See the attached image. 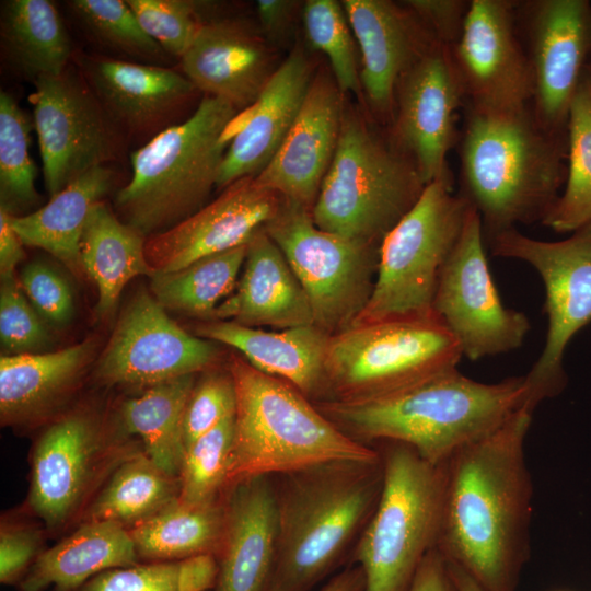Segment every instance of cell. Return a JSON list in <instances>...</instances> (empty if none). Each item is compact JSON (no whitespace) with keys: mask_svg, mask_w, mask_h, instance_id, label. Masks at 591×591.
<instances>
[{"mask_svg":"<svg viewBox=\"0 0 591 591\" xmlns=\"http://www.w3.org/2000/svg\"><path fill=\"white\" fill-rule=\"evenodd\" d=\"M281 201L255 176L240 178L190 217L147 237V260L155 274L172 273L244 245L274 218Z\"/></svg>","mask_w":591,"mask_h":591,"instance_id":"20","label":"cell"},{"mask_svg":"<svg viewBox=\"0 0 591 591\" xmlns=\"http://www.w3.org/2000/svg\"><path fill=\"white\" fill-rule=\"evenodd\" d=\"M23 243L13 230L10 213L0 209V276L14 275L16 266L24 259Z\"/></svg>","mask_w":591,"mask_h":591,"instance_id":"52","label":"cell"},{"mask_svg":"<svg viewBox=\"0 0 591 591\" xmlns=\"http://www.w3.org/2000/svg\"><path fill=\"white\" fill-rule=\"evenodd\" d=\"M247 243L202 257L176 271L154 274L151 294L165 310L210 321L236 287Z\"/></svg>","mask_w":591,"mask_h":591,"instance_id":"37","label":"cell"},{"mask_svg":"<svg viewBox=\"0 0 591 591\" xmlns=\"http://www.w3.org/2000/svg\"><path fill=\"white\" fill-rule=\"evenodd\" d=\"M219 344L176 324L146 289L124 308L95 375L106 385L151 386L217 367Z\"/></svg>","mask_w":591,"mask_h":591,"instance_id":"16","label":"cell"},{"mask_svg":"<svg viewBox=\"0 0 591 591\" xmlns=\"http://www.w3.org/2000/svg\"><path fill=\"white\" fill-rule=\"evenodd\" d=\"M264 229L301 282L314 324L329 335L350 327L371 297L379 246L324 231L310 210L285 199Z\"/></svg>","mask_w":591,"mask_h":591,"instance_id":"12","label":"cell"},{"mask_svg":"<svg viewBox=\"0 0 591 591\" xmlns=\"http://www.w3.org/2000/svg\"><path fill=\"white\" fill-rule=\"evenodd\" d=\"M528 401L524 375L484 383L454 367L381 397L313 403L359 442L401 443L422 460L441 465L520 408L532 409Z\"/></svg>","mask_w":591,"mask_h":591,"instance_id":"2","label":"cell"},{"mask_svg":"<svg viewBox=\"0 0 591 591\" xmlns=\"http://www.w3.org/2000/svg\"><path fill=\"white\" fill-rule=\"evenodd\" d=\"M277 547L268 591H310L355 546L383 485L376 462H331L273 476Z\"/></svg>","mask_w":591,"mask_h":591,"instance_id":"4","label":"cell"},{"mask_svg":"<svg viewBox=\"0 0 591 591\" xmlns=\"http://www.w3.org/2000/svg\"><path fill=\"white\" fill-rule=\"evenodd\" d=\"M211 320L273 329L314 324L301 282L264 227L248 241L236 287Z\"/></svg>","mask_w":591,"mask_h":591,"instance_id":"27","label":"cell"},{"mask_svg":"<svg viewBox=\"0 0 591 591\" xmlns=\"http://www.w3.org/2000/svg\"><path fill=\"white\" fill-rule=\"evenodd\" d=\"M40 533L26 524H1L0 581L5 586L20 584L40 551Z\"/></svg>","mask_w":591,"mask_h":591,"instance_id":"48","label":"cell"},{"mask_svg":"<svg viewBox=\"0 0 591 591\" xmlns=\"http://www.w3.org/2000/svg\"><path fill=\"white\" fill-rule=\"evenodd\" d=\"M313 66L297 45L279 65L257 101L230 123L217 188L257 176L271 161L291 129L312 81Z\"/></svg>","mask_w":591,"mask_h":591,"instance_id":"25","label":"cell"},{"mask_svg":"<svg viewBox=\"0 0 591 591\" xmlns=\"http://www.w3.org/2000/svg\"><path fill=\"white\" fill-rule=\"evenodd\" d=\"M344 106L345 94L331 69H318L291 129L268 165L255 176L257 182L312 211L337 148Z\"/></svg>","mask_w":591,"mask_h":591,"instance_id":"22","label":"cell"},{"mask_svg":"<svg viewBox=\"0 0 591 591\" xmlns=\"http://www.w3.org/2000/svg\"><path fill=\"white\" fill-rule=\"evenodd\" d=\"M227 367L235 384L236 410L224 490L257 476L381 460L380 450L346 434L288 382L256 370L239 354L230 355Z\"/></svg>","mask_w":591,"mask_h":591,"instance_id":"5","label":"cell"},{"mask_svg":"<svg viewBox=\"0 0 591 591\" xmlns=\"http://www.w3.org/2000/svg\"><path fill=\"white\" fill-rule=\"evenodd\" d=\"M403 3L421 20L438 43L451 48L463 32L471 0H406Z\"/></svg>","mask_w":591,"mask_h":591,"instance_id":"49","label":"cell"},{"mask_svg":"<svg viewBox=\"0 0 591 591\" xmlns=\"http://www.w3.org/2000/svg\"><path fill=\"white\" fill-rule=\"evenodd\" d=\"M236 390L231 372L213 367L196 380L183 418L185 450L223 419L235 415Z\"/></svg>","mask_w":591,"mask_h":591,"instance_id":"45","label":"cell"},{"mask_svg":"<svg viewBox=\"0 0 591 591\" xmlns=\"http://www.w3.org/2000/svg\"><path fill=\"white\" fill-rule=\"evenodd\" d=\"M144 32L167 54L177 58L190 47L200 27L204 8L192 0H126Z\"/></svg>","mask_w":591,"mask_h":591,"instance_id":"43","label":"cell"},{"mask_svg":"<svg viewBox=\"0 0 591 591\" xmlns=\"http://www.w3.org/2000/svg\"><path fill=\"white\" fill-rule=\"evenodd\" d=\"M255 8L258 28L273 46L288 40L303 3L293 0H258Z\"/></svg>","mask_w":591,"mask_h":591,"instance_id":"50","label":"cell"},{"mask_svg":"<svg viewBox=\"0 0 591 591\" xmlns=\"http://www.w3.org/2000/svg\"><path fill=\"white\" fill-rule=\"evenodd\" d=\"M195 382L190 374L148 386L118 410L123 432L138 436L147 456L176 479L185 454L183 418Z\"/></svg>","mask_w":591,"mask_h":591,"instance_id":"33","label":"cell"},{"mask_svg":"<svg viewBox=\"0 0 591 591\" xmlns=\"http://www.w3.org/2000/svg\"><path fill=\"white\" fill-rule=\"evenodd\" d=\"M70 13L96 44L147 61H162L167 55L141 26L127 1L71 0Z\"/></svg>","mask_w":591,"mask_h":591,"instance_id":"41","label":"cell"},{"mask_svg":"<svg viewBox=\"0 0 591 591\" xmlns=\"http://www.w3.org/2000/svg\"><path fill=\"white\" fill-rule=\"evenodd\" d=\"M74 591H184L178 561L138 563L103 571Z\"/></svg>","mask_w":591,"mask_h":591,"instance_id":"47","label":"cell"},{"mask_svg":"<svg viewBox=\"0 0 591 591\" xmlns=\"http://www.w3.org/2000/svg\"><path fill=\"white\" fill-rule=\"evenodd\" d=\"M471 207L465 197L453 193V181L428 183L382 240L371 297L352 325L434 316L438 278Z\"/></svg>","mask_w":591,"mask_h":591,"instance_id":"9","label":"cell"},{"mask_svg":"<svg viewBox=\"0 0 591 591\" xmlns=\"http://www.w3.org/2000/svg\"><path fill=\"white\" fill-rule=\"evenodd\" d=\"M177 497L178 479L164 473L138 450L114 470L81 520L109 521L129 529L154 515Z\"/></svg>","mask_w":591,"mask_h":591,"instance_id":"36","label":"cell"},{"mask_svg":"<svg viewBox=\"0 0 591 591\" xmlns=\"http://www.w3.org/2000/svg\"><path fill=\"white\" fill-rule=\"evenodd\" d=\"M306 38L328 59L339 90L363 100L356 40L341 2L308 0L301 10Z\"/></svg>","mask_w":591,"mask_h":591,"instance_id":"42","label":"cell"},{"mask_svg":"<svg viewBox=\"0 0 591 591\" xmlns=\"http://www.w3.org/2000/svg\"><path fill=\"white\" fill-rule=\"evenodd\" d=\"M237 114L206 95L188 118L134 151L131 178L115 197L118 218L147 239L206 206L229 146L224 134Z\"/></svg>","mask_w":591,"mask_h":591,"instance_id":"6","label":"cell"},{"mask_svg":"<svg viewBox=\"0 0 591 591\" xmlns=\"http://www.w3.org/2000/svg\"><path fill=\"white\" fill-rule=\"evenodd\" d=\"M320 591H364L361 568L351 564L335 575Z\"/></svg>","mask_w":591,"mask_h":591,"instance_id":"53","label":"cell"},{"mask_svg":"<svg viewBox=\"0 0 591 591\" xmlns=\"http://www.w3.org/2000/svg\"><path fill=\"white\" fill-rule=\"evenodd\" d=\"M462 357L436 315L352 325L331 336L323 401L381 397L457 367Z\"/></svg>","mask_w":591,"mask_h":591,"instance_id":"10","label":"cell"},{"mask_svg":"<svg viewBox=\"0 0 591 591\" xmlns=\"http://www.w3.org/2000/svg\"><path fill=\"white\" fill-rule=\"evenodd\" d=\"M408 591H460L448 563L437 548L424 558Z\"/></svg>","mask_w":591,"mask_h":591,"instance_id":"51","label":"cell"},{"mask_svg":"<svg viewBox=\"0 0 591 591\" xmlns=\"http://www.w3.org/2000/svg\"><path fill=\"white\" fill-rule=\"evenodd\" d=\"M1 44L12 67L34 82L68 68L72 48L56 5L49 0H10L2 5Z\"/></svg>","mask_w":591,"mask_h":591,"instance_id":"34","label":"cell"},{"mask_svg":"<svg viewBox=\"0 0 591 591\" xmlns=\"http://www.w3.org/2000/svg\"><path fill=\"white\" fill-rule=\"evenodd\" d=\"M95 349L93 339L39 354L0 358L2 426H27L50 415L74 390Z\"/></svg>","mask_w":591,"mask_h":591,"instance_id":"29","label":"cell"},{"mask_svg":"<svg viewBox=\"0 0 591 591\" xmlns=\"http://www.w3.org/2000/svg\"><path fill=\"white\" fill-rule=\"evenodd\" d=\"M379 125L345 102L337 148L311 211L320 229L373 246L426 186L414 161Z\"/></svg>","mask_w":591,"mask_h":591,"instance_id":"7","label":"cell"},{"mask_svg":"<svg viewBox=\"0 0 591 591\" xmlns=\"http://www.w3.org/2000/svg\"><path fill=\"white\" fill-rule=\"evenodd\" d=\"M224 521L223 495L202 506L183 505L176 499L128 531L140 563L178 561L199 554L217 555Z\"/></svg>","mask_w":591,"mask_h":591,"instance_id":"35","label":"cell"},{"mask_svg":"<svg viewBox=\"0 0 591 591\" xmlns=\"http://www.w3.org/2000/svg\"><path fill=\"white\" fill-rule=\"evenodd\" d=\"M223 501L224 531L212 591H268L277 547L274 477L236 483L224 490Z\"/></svg>","mask_w":591,"mask_h":591,"instance_id":"26","label":"cell"},{"mask_svg":"<svg viewBox=\"0 0 591 591\" xmlns=\"http://www.w3.org/2000/svg\"><path fill=\"white\" fill-rule=\"evenodd\" d=\"M463 111L460 194L478 212L485 242L518 224L542 223L566 183L567 132L546 127L531 104Z\"/></svg>","mask_w":591,"mask_h":591,"instance_id":"3","label":"cell"},{"mask_svg":"<svg viewBox=\"0 0 591 591\" xmlns=\"http://www.w3.org/2000/svg\"><path fill=\"white\" fill-rule=\"evenodd\" d=\"M181 63L196 90L227 101L237 112L257 101L279 67L258 26L239 19L208 20Z\"/></svg>","mask_w":591,"mask_h":591,"instance_id":"23","label":"cell"},{"mask_svg":"<svg viewBox=\"0 0 591 591\" xmlns=\"http://www.w3.org/2000/svg\"><path fill=\"white\" fill-rule=\"evenodd\" d=\"M360 51L363 100L375 121L391 124L401 77L437 39L403 1L344 0Z\"/></svg>","mask_w":591,"mask_h":591,"instance_id":"21","label":"cell"},{"mask_svg":"<svg viewBox=\"0 0 591 591\" xmlns=\"http://www.w3.org/2000/svg\"><path fill=\"white\" fill-rule=\"evenodd\" d=\"M114 173L107 166L90 170L27 213L11 216L10 222L22 243L42 248L76 275H82L80 242L93 208L109 192Z\"/></svg>","mask_w":591,"mask_h":591,"instance_id":"31","label":"cell"},{"mask_svg":"<svg viewBox=\"0 0 591 591\" xmlns=\"http://www.w3.org/2000/svg\"><path fill=\"white\" fill-rule=\"evenodd\" d=\"M195 335L235 349L256 370L281 379L312 402L325 398V360L331 336L315 324L265 331L210 320Z\"/></svg>","mask_w":591,"mask_h":591,"instance_id":"28","label":"cell"},{"mask_svg":"<svg viewBox=\"0 0 591 591\" xmlns=\"http://www.w3.org/2000/svg\"><path fill=\"white\" fill-rule=\"evenodd\" d=\"M138 451L109 436L89 409L68 412L40 433L32 450L27 503L48 529L82 515L95 489ZM96 495V494H95Z\"/></svg>","mask_w":591,"mask_h":591,"instance_id":"13","label":"cell"},{"mask_svg":"<svg viewBox=\"0 0 591 591\" xmlns=\"http://www.w3.org/2000/svg\"><path fill=\"white\" fill-rule=\"evenodd\" d=\"M433 313L470 360L512 351L530 331L526 315L500 299L486 257L483 223L473 206L441 268Z\"/></svg>","mask_w":591,"mask_h":591,"instance_id":"14","label":"cell"},{"mask_svg":"<svg viewBox=\"0 0 591 591\" xmlns=\"http://www.w3.org/2000/svg\"><path fill=\"white\" fill-rule=\"evenodd\" d=\"M464 91L451 48L434 44L398 80L394 112L386 127L394 142L416 164L424 183L453 181L449 152L457 144V112Z\"/></svg>","mask_w":591,"mask_h":591,"instance_id":"18","label":"cell"},{"mask_svg":"<svg viewBox=\"0 0 591 591\" xmlns=\"http://www.w3.org/2000/svg\"><path fill=\"white\" fill-rule=\"evenodd\" d=\"M383 485L378 503L352 548L364 591H408L427 554L437 547L445 466L412 448L383 442Z\"/></svg>","mask_w":591,"mask_h":591,"instance_id":"8","label":"cell"},{"mask_svg":"<svg viewBox=\"0 0 591 591\" xmlns=\"http://www.w3.org/2000/svg\"><path fill=\"white\" fill-rule=\"evenodd\" d=\"M77 68L121 132L155 136L196 90L173 69L79 53ZM152 136V137H153Z\"/></svg>","mask_w":591,"mask_h":591,"instance_id":"24","label":"cell"},{"mask_svg":"<svg viewBox=\"0 0 591 591\" xmlns=\"http://www.w3.org/2000/svg\"><path fill=\"white\" fill-rule=\"evenodd\" d=\"M514 18L534 79L532 108L546 127L567 132L591 57V1L514 0Z\"/></svg>","mask_w":591,"mask_h":591,"instance_id":"17","label":"cell"},{"mask_svg":"<svg viewBox=\"0 0 591 591\" xmlns=\"http://www.w3.org/2000/svg\"><path fill=\"white\" fill-rule=\"evenodd\" d=\"M567 178L542 222L571 233L591 221V76L586 71L571 100L567 121Z\"/></svg>","mask_w":591,"mask_h":591,"instance_id":"38","label":"cell"},{"mask_svg":"<svg viewBox=\"0 0 591 591\" xmlns=\"http://www.w3.org/2000/svg\"><path fill=\"white\" fill-rule=\"evenodd\" d=\"M448 565L460 591H482L480 588L463 570L450 564Z\"/></svg>","mask_w":591,"mask_h":591,"instance_id":"54","label":"cell"},{"mask_svg":"<svg viewBox=\"0 0 591 591\" xmlns=\"http://www.w3.org/2000/svg\"><path fill=\"white\" fill-rule=\"evenodd\" d=\"M235 415L223 419L186 450L178 475V497L183 505L202 506L221 499L231 462Z\"/></svg>","mask_w":591,"mask_h":591,"instance_id":"40","label":"cell"},{"mask_svg":"<svg viewBox=\"0 0 591 591\" xmlns=\"http://www.w3.org/2000/svg\"><path fill=\"white\" fill-rule=\"evenodd\" d=\"M33 120L5 91L0 93V209L11 216L38 204L36 166L30 155Z\"/></svg>","mask_w":591,"mask_h":591,"instance_id":"39","label":"cell"},{"mask_svg":"<svg viewBox=\"0 0 591 591\" xmlns=\"http://www.w3.org/2000/svg\"><path fill=\"white\" fill-rule=\"evenodd\" d=\"M146 237L123 222L106 205L92 210L80 242L81 264L97 289L96 314L108 318L116 312L125 286L137 276L155 273L146 257Z\"/></svg>","mask_w":591,"mask_h":591,"instance_id":"32","label":"cell"},{"mask_svg":"<svg viewBox=\"0 0 591 591\" xmlns=\"http://www.w3.org/2000/svg\"><path fill=\"white\" fill-rule=\"evenodd\" d=\"M19 282L39 315L55 325H66L74 313L72 290L67 279L44 260L26 264Z\"/></svg>","mask_w":591,"mask_h":591,"instance_id":"46","label":"cell"},{"mask_svg":"<svg viewBox=\"0 0 591 591\" xmlns=\"http://www.w3.org/2000/svg\"><path fill=\"white\" fill-rule=\"evenodd\" d=\"M451 54L465 107L499 113L532 103L534 79L517 28L514 0H471Z\"/></svg>","mask_w":591,"mask_h":591,"instance_id":"19","label":"cell"},{"mask_svg":"<svg viewBox=\"0 0 591 591\" xmlns=\"http://www.w3.org/2000/svg\"><path fill=\"white\" fill-rule=\"evenodd\" d=\"M28 96L45 187L53 197L69 183L118 158L120 129L76 67L34 82Z\"/></svg>","mask_w":591,"mask_h":591,"instance_id":"15","label":"cell"},{"mask_svg":"<svg viewBox=\"0 0 591 591\" xmlns=\"http://www.w3.org/2000/svg\"><path fill=\"white\" fill-rule=\"evenodd\" d=\"M140 563L127 528L109 521H84L73 533L43 551L19 591H74L92 577Z\"/></svg>","mask_w":591,"mask_h":591,"instance_id":"30","label":"cell"},{"mask_svg":"<svg viewBox=\"0 0 591 591\" xmlns=\"http://www.w3.org/2000/svg\"><path fill=\"white\" fill-rule=\"evenodd\" d=\"M586 71L591 76V57H590V59H589V61H588Z\"/></svg>","mask_w":591,"mask_h":591,"instance_id":"55","label":"cell"},{"mask_svg":"<svg viewBox=\"0 0 591 591\" xmlns=\"http://www.w3.org/2000/svg\"><path fill=\"white\" fill-rule=\"evenodd\" d=\"M488 244L494 256L528 263L544 283L546 339L524 375L529 406L535 410L541 402L564 390L565 350L591 323V221L561 241L536 240L515 228L495 235Z\"/></svg>","mask_w":591,"mask_h":591,"instance_id":"11","label":"cell"},{"mask_svg":"<svg viewBox=\"0 0 591 591\" xmlns=\"http://www.w3.org/2000/svg\"><path fill=\"white\" fill-rule=\"evenodd\" d=\"M15 275L1 278L0 341L4 356L44 352L51 336Z\"/></svg>","mask_w":591,"mask_h":591,"instance_id":"44","label":"cell"},{"mask_svg":"<svg viewBox=\"0 0 591 591\" xmlns=\"http://www.w3.org/2000/svg\"><path fill=\"white\" fill-rule=\"evenodd\" d=\"M532 416L520 408L444 464L436 548L482 591H517L530 558L533 483L525 439Z\"/></svg>","mask_w":591,"mask_h":591,"instance_id":"1","label":"cell"}]
</instances>
